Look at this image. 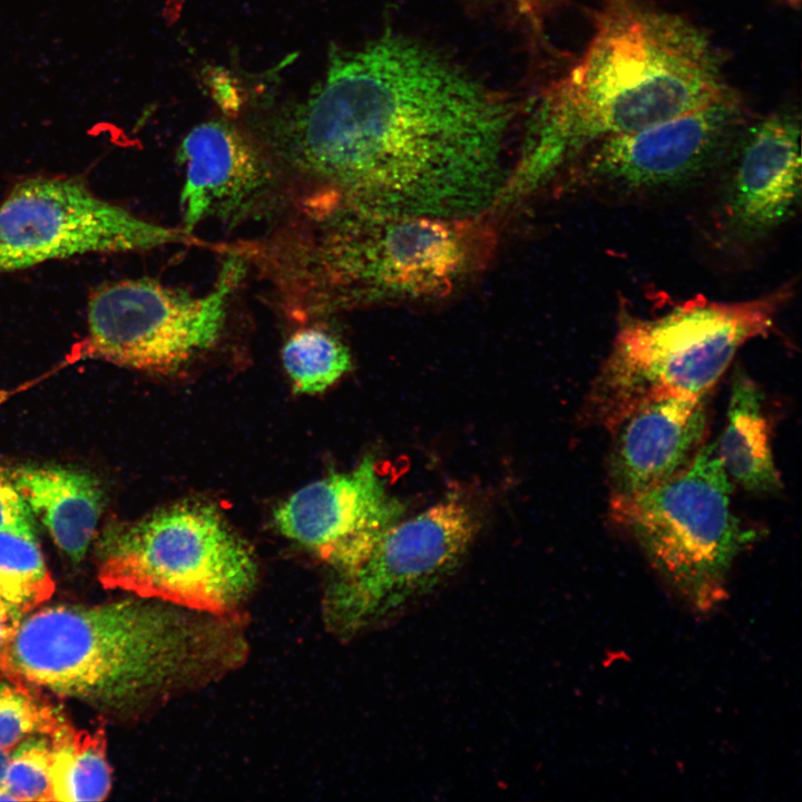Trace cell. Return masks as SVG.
Listing matches in <instances>:
<instances>
[{
	"label": "cell",
	"mask_w": 802,
	"mask_h": 802,
	"mask_svg": "<svg viewBox=\"0 0 802 802\" xmlns=\"http://www.w3.org/2000/svg\"><path fill=\"white\" fill-rule=\"evenodd\" d=\"M477 531L473 509L457 497L401 519L352 571L335 577L324 597L325 623L351 638L393 622L457 569Z\"/></svg>",
	"instance_id": "9c48e42d"
},
{
	"label": "cell",
	"mask_w": 802,
	"mask_h": 802,
	"mask_svg": "<svg viewBox=\"0 0 802 802\" xmlns=\"http://www.w3.org/2000/svg\"><path fill=\"white\" fill-rule=\"evenodd\" d=\"M246 654L235 615L135 596L35 610L0 652V669L95 708L129 713L223 677Z\"/></svg>",
	"instance_id": "3957f363"
},
{
	"label": "cell",
	"mask_w": 802,
	"mask_h": 802,
	"mask_svg": "<svg viewBox=\"0 0 802 802\" xmlns=\"http://www.w3.org/2000/svg\"><path fill=\"white\" fill-rule=\"evenodd\" d=\"M792 296L785 284L737 302L698 295L652 316L624 311L588 395L589 419L613 431L651 400L707 395L743 345L775 330Z\"/></svg>",
	"instance_id": "5b68a950"
},
{
	"label": "cell",
	"mask_w": 802,
	"mask_h": 802,
	"mask_svg": "<svg viewBox=\"0 0 802 802\" xmlns=\"http://www.w3.org/2000/svg\"><path fill=\"white\" fill-rule=\"evenodd\" d=\"M97 551L106 588L216 615H235L258 577L250 545L203 502L176 503L114 526Z\"/></svg>",
	"instance_id": "8992f818"
},
{
	"label": "cell",
	"mask_w": 802,
	"mask_h": 802,
	"mask_svg": "<svg viewBox=\"0 0 802 802\" xmlns=\"http://www.w3.org/2000/svg\"><path fill=\"white\" fill-rule=\"evenodd\" d=\"M800 119L775 111L741 138L722 205L725 232L739 241L765 237L794 214L801 199Z\"/></svg>",
	"instance_id": "5bb4252c"
},
{
	"label": "cell",
	"mask_w": 802,
	"mask_h": 802,
	"mask_svg": "<svg viewBox=\"0 0 802 802\" xmlns=\"http://www.w3.org/2000/svg\"><path fill=\"white\" fill-rule=\"evenodd\" d=\"M404 509L388 491L375 459L366 456L349 471L302 487L273 517L284 537L326 563L338 577L363 560Z\"/></svg>",
	"instance_id": "7c38bea8"
},
{
	"label": "cell",
	"mask_w": 802,
	"mask_h": 802,
	"mask_svg": "<svg viewBox=\"0 0 802 802\" xmlns=\"http://www.w3.org/2000/svg\"><path fill=\"white\" fill-rule=\"evenodd\" d=\"M503 1L512 6L526 18L537 22L540 18L541 12L548 6L550 0H498Z\"/></svg>",
	"instance_id": "484cf974"
},
{
	"label": "cell",
	"mask_w": 802,
	"mask_h": 802,
	"mask_svg": "<svg viewBox=\"0 0 802 802\" xmlns=\"http://www.w3.org/2000/svg\"><path fill=\"white\" fill-rule=\"evenodd\" d=\"M68 723L52 706L40 702L27 688L0 682V749L10 751L32 736L50 740Z\"/></svg>",
	"instance_id": "44dd1931"
},
{
	"label": "cell",
	"mask_w": 802,
	"mask_h": 802,
	"mask_svg": "<svg viewBox=\"0 0 802 802\" xmlns=\"http://www.w3.org/2000/svg\"><path fill=\"white\" fill-rule=\"evenodd\" d=\"M9 473L58 548L72 561H81L102 510L98 480L60 466H22Z\"/></svg>",
	"instance_id": "2e32d148"
},
{
	"label": "cell",
	"mask_w": 802,
	"mask_h": 802,
	"mask_svg": "<svg viewBox=\"0 0 802 802\" xmlns=\"http://www.w3.org/2000/svg\"><path fill=\"white\" fill-rule=\"evenodd\" d=\"M789 1H790L793 6L800 3V0H789Z\"/></svg>",
	"instance_id": "83f0119b"
},
{
	"label": "cell",
	"mask_w": 802,
	"mask_h": 802,
	"mask_svg": "<svg viewBox=\"0 0 802 802\" xmlns=\"http://www.w3.org/2000/svg\"><path fill=\"white\" fill-rule=\"evenodd\" d=\"M52 744L47 736H32L10 753L6 791L18 801H55L51 783Z\"/></svg>",
	"instance_id": "7402d4cb"
},
{
	"label": "cell",
	"mask_w": 802,
	"mask_h": 802,
	"mask_svg": "<svg viewBox=\"0 0 802 802\" xmlns=\"http://www.w3.org/2000/svg\"><path fill=\"white\" fill-rule=\"evenodd\" d=\"M177 159L185 172L179 205L187 234L208 218L233 225L258 214L276 200L285 180L254 135L221 119L193 127Z\"/></svg>",
	"instance_id": "4fadbf2b"
},
{
	"label": "cell",
	"mask_w": 802,
	"mask_h": 802,
	"mask_svg": "<svg viewBox=\"0 0 802 802\" xmlns=\"http://www.w3.org/2000/svg\"><path fill=\"white\" fill-rule=\"evenodd\" d=\"M731 495L732 481L712 442L702 444L667 481L634 496L612 497L610 517L668 587L705 613L726 597L732 565L757 535L733 512Z\"/></svg>",
	"instance_id": "52a82bcc"
},
{
	"label": "cell",
	"mask_w": 802,
	"mask_h": 802,
	"mask_svg": "<svg viewBox=\"0 0 802 802\" xmlns=\"http://www.w3.org/2000/svg\"><path fill=\"white\" fill-rule=\"evenodd\" d=\"M53 591L36 536L0 531V598L27 613Z\"/></svg>",
	"instance_id": "ffe728a7"
},
{
	"label": "cell",
	"mask_w": 802,
	"mask_h": 802,
	"mask_svg": "<svg viewBox=\"0 0 802 802\" xmlns=\"http://www.w3.org/2000/svg\"><path fill=\"white\" fill-rule=\"evenodd\" d=\"M514 109L429 46L388 32L335 49L302 101L254 135L292 175L364 209L450 219L495 211Z\"/></svg>",
	"instance_id": "6da1fadb"
},
{
	"label": "cell",
	"mask_w": 802,
	"mask_h": 802,
	"mask_svg": "<svg viewBox=\"0 0 802 802\" xmlns=\"http://www.w3.org/2000/svg\"><path fill=\"white\" fill-rule=\"evenodd\" d=\"M743 123V105L730 90L701 108L598 143L587 151L581 176L620 192L674 187L710 169Z\"/></svg>",
	"instance_id": "8fae6325"
},
{
	"label": "cell",
	"mask_w": 802,
	"mask_h": 802,
	"mask_svg": "<svg viewBox=\"0 0 802 802\" xmlns=\"http://www.w3.org/2000/svg\"><path fill=\"white\" fill-rule=\"evenodd\" d=\"M245 271V260L232 250L214 286L202 296L150 278L100 285L89 297L87 335L72 356L148 372L175 371L218 340Z\"/></svg>",
	"instance_id": "ba28073f"
},
{
	"label": "cell",
	"mask_w": 802,
	"mask_h": 802,
	"mask_svg": "<svg viewBox=\"0 0 802 802\" xmlns=\"http://www.w3.org/2000/svg\"><path fill=\"white\" fill-rule=\"evenodd\" d=\"M0 531L36 536L32 512L9 472L0 468Z\"/></svg>",
	"instance_id": "603a6c76"
},
{
	"label": "cell",
	"mask_w": 802,
	"mask_h": 802,
	"mask_svg": "<svg viewBox=\"0 0 802 802\" xmlns=\"http://www.w3.org/2000/svg\"><path fill=\"white\" fill-rule=\"evenodd\" d=\"M577 61L537 96L501 206L541 189L598 143L708 105L731 89L703 29L648 0H598Z\"/></svg>",
	"instance_id": "7a4b0ae2"
},
{
	"label": "cell",
	"mask_w": 802,
	"mask_h": 802,
	"mask_svg": "<svg viewBox=\"0 0 802 802\" xmlns=\"http://www.w3.org/2000/svg\"><path fill=\"white\" fill-rule=\"evenodd\" d=\"M9 760H10L9 751L0 749V800L13 801L12 798L7 793L6 788H4L6 774H7Z\"/></svg>",
	"instance_id": "4316f807"
},
{
	"label": "cell",
	"mask_w": 802,
	"mask_h": 802,
	"mask_svg": "<svg viewBox=\"0 0 802 802\" xmlns=\"http://www.w3.org/2000/svg\"><path fill=\"white\" fill-rule=\"evenodd\" d=\"M726 423L715 441L716 452L731 481L754 493L782 489L771 447L764 395L755 381L737 371L732 381Z\"/></svg>",
	"instance_id": "e0dca14e"
},
{
	"label": "cell",
	"mask_w": 802,
	"mask_h": 802,
	"mask_svg": "<svg viewBox=\"0 0 802 802\" xmlns=\"http://www.w3.org/2000/svg\"><path fill=\"white\" fill-rule=\"evenodd\" d=\"M95 194L75 176L19 180L0 204V274L91 253L150 251L188 242Z\"/></svg>",
	"instance_id": "30bf717a"
},
{
	"label": "cell",
	"mask_w": 802,
	"mask_h": 802,
	"mask_svg": "<svg viewBox=\"0 0 802 802\" xmlns=\"http://www.w3.org/2000/svg\"><path fill=\"white\" fill-rule=\"evenodd\" d=\"M23 614L19 608L0 598V652L13 635Z\"/></svg>",
	"instance_id": "d4e9b609"
},
{
	"label": "cell",
	"mask_w": 802,
	"mask_h": 802,
	"mask_svg": "<svg viewBox=\"0 0 802 802\" xmlns=\"http://www.w3.org/2000/svg\"><path fill=\"white\" fill-rule=\"evenodd\" d=\"M55 801L104 800L111 786L102 730L77 731L69 724L51 739Z\"/></svg>",
	"instance_id": "ac0fdd59"
},
{
	"label": "cell",
	"mask_w": 802,
	"mask_h": 802,
	"mask_svg": "<svg viewBox=\"0 0 802 802\" xmlns=\"http://www.w3.org/2000/svg\"><path fill=\"white\" fill-rule=\"evenodd\" d=\"M282 361L294 390L300 393L324 391L351 365L346 345L316 326L294 332L283 346Z\"/></svg>",
	"instance_id": "d6986e66"
},
{
	"label": "cell",
	"mask_w": 802,
	"mask_h": 802,
	"mask_svg": "<svg viewBox=\"0 0 802 802\" xmlns=\"http://www.w3.org/2000/svg\"><path fill=\"white\" fill-rule=\"evenodd\" d=\"M486 223L384 215L313 189L290 222L244 253L285 310L307 320L450 294L489 261L496 238Z\"/></svg>",
	"instance_id": "277c9868"
},
{
	"label": "cell",
	"mask_w": 802,
	"mask_h": 802,
	"mask_svg": "<svg viewBox=\"0 0 802 802\" xmlns=\"http://www.w3.org/2000/svg\"><path fill=\"white\" fill-rule=\"evenodd\" d=\"M706 428L707 395H668L636 408L613 430L612 497L634 496L674 477L702 447Z\"/></svg>",
	"instance_id": "9a60e30c"
},
{
	"label": "cell",
	"mask_w": 802,
	"mask_h": 802,
	"mask_svg": "<svg viewBox=\"0 0 802 802\" xmlns=\"http://www.w3.org/2000/svg\"><path fill=\"white\" fill-rule=\"evenodd\" d=\"M205 86L212 98L227 116L237 115L244 106L243 89L236 78L223 68L205 71Z\"/></svg>",
	"instance_id": "cb8c5ba5"
}]
</instances>
